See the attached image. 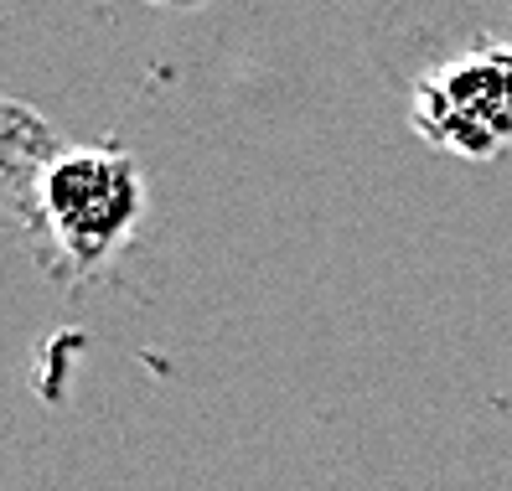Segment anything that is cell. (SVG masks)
<instances>
[{
    "mask_svg": "<svg viewBox=\"0 0 512 491\" xmlns=\"http://www.w3.org/2000/svg\"><path fill=\"white\" fill-rule=\"evenodd\" d=\"M409 125L430 150L497 161L512 150V42H476L435 63L409 94Z\"/></svg>",
    "mask_w": 512,
    "mask_h": 491,
    "instance_id": "obj_2",
    "label": "cell"
},
{
    "mask_svg": "<svg viewBox=\"0 0 512 491\" xmlns=\"http://www.w3.org/2000/svg\"><path fill=\"white\" fill-rule=\"evenodd\" d=\"M145 212L135 156L114 145L52 150L37 171V223L73 269H99L119 254Z\"/></svg>",
    "mask_w": 512,
    "mask_h": 491,
    "instance_id": "obj_1",
    "label": "cell"
}]
</instances>
